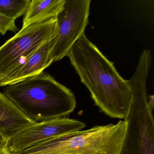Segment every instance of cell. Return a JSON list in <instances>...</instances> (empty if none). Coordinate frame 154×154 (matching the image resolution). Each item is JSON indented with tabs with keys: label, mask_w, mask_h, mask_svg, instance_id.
I'll use <instances>...</instances> for the list:
<instances>
[{
	"label": "cell",
	"mask_w": 154,
	"mask_h": 154,
	"mask_svg": "<svg viewBox=\"0 0 154 154\" xmlns=\"http://www.w3.org/2000/svg\"><path fill=\"white\" fill-rule=\"evenodd\" d=\"M67 56L100 111L113 119H124L132 100L128 80L117 72L85 34L72 46Z\"/></svg>",
	"instance_id": "6da1fadb"
},
{
	"label": "cell",
	"mask_w": 154,
	"mask_h": 154,
	"mask_svg": "<svg viewBox=\"0 0 154 154\" xmlns=\"http://www.w3.org/2000/svg\"><path fill=\"white\" fill-rule=\"evenodd\" d=\"M5 87L2 93L36 122L66 118L76 106L71 90L44 72Z\"/></svg>",
	"instance_id": "7a4b0ae2"
},
{
	"label": "cell",
	"mask_w": 154,
	"mask_h": 154,
	"mask_svg": "<svg viewBox=\"0 0 154 154\" xmlns=\"http://www.w3.org/2000/svg\"><path fill=\"white\" fill-rule=\"evenodd\" d=\"M127 121L63 134L33 145L17 154H119Z\"/></svg>",
	"instance_id": "3957f363"
},
{
	"label": "cell",
	"mask_w": 154,
	"mask_h": 154,
	"mask_svg": "<svg viewBox=\"0 0 154 154\" xmlns=\"http://www.w3.org/2000/svg\"><path fill=\"white\" fill-rule=\"evenodd\" d=\"M132 100L126 120L127 131L119 154H154V119L149 107L146 84L131 85Z\"/></svg>",
	"instance_id": "277c9868"
},
{
	"label": "cell",
	"mask_w": 154,
	"mask_h": 154,
	"mask_svg": "<svg viewBox=\"0 0 154 154\" xmlns=\"http://www.w3.org/2000/svg\"><path fill=\"white\" fill-rule=\"evenodd\" d=\"M57 34L56 18L22 28L0 47V80L19 69L40 47Z\"/></svg>",
	"instance_id": "5b68a950"
},
{
	"label": "cell",
	"mask_w": 154,
	"mask_h": 154,
	"mask_svg": "<svg viewBox=\"0 0 154 154\" xmlns=\"http://www.w3.org/2000/svg\"><path fill=\"white\" fill-rule=\"evenodd\" d=\"M91 0H65L57 17V34L53 51L54 62L67 56L75 43L85 34L89 24Z\"/></svg>",
	"instance_id": "8992f818"
},
{
	"label": "cell",
	"mask_w": 154,
	"mask_h": 154,
	"mask_svg": "<svg viewBox=\"0 0 154 154\" xmlns=\"http://www.w3.org/2000/svg\"><path fill=\"white\" fill-rule=\"evenodd\" d=\"M85 127L84 122L66 117L36 122L8 140L7 146L12 154H17L33 145Z\"/></svg>",
	"instance_id": "52a82bcc"
},
{
	"label": "cell",
	"mask_w": 154,
	"mask_h": 154,
	"mask_svg": "<svg viewBox=\"0 0 154 154\" xmlns=\"http://www.w3.org/2000/svg\"><path fill=\"white\" fill-rule=\"evenodd\" d=\"M57 36L36 51L19 69L0 80V87L14 84L37 75L54 62L53 51Z\"/></svg>",
	"instance_id": "ba28073f"
},
{
	"label": "cell",
	"mask_w": 154,
	"mask_h": 154,
	"mask_svg": "<svg viewBox=\"0 0 154 154\" xmlns=\"http://www.w3.org/2000/svg\"><path fill=\"white\" fill-rule=\"evenodd\" d=\"M36 123L0 92V134L8 141Z\"/></svg>",
	"instance_id": "9c48e42d"
},
{
	"label": "cell",
	"mask_w": 154,
	"mask_h": 154,
	"mask_svg": "<svg viewBox=\"0 0 154 154\" xmlns=\"http://www.w3.org/2000/svg\"><path fill=\"white\" fill-rule=\"evenodd\" d=\"M65 0H32L25 14L22 27L56 18L62 11Z\"/></svg>",
	"instance_id": "30bf717a"
},
{
	"label": "cell",
	"mask_w": 154,
	"mask_h": 154,
	"mask_svg": "<svg viewBox=\"0 0 154 154\" xmlns=\"http://www.w3.org/2000/svg\"><path fill=\"white\" fill-rule=\"evenodd\" d=\"M30 0H0V13L16 20L25 15Z\"/></svg>",
	"instance_id": "8fae6325"
},
{
	"label": "cell",
	"mask_w": 154,
	"mask_h": 154,
	"mask_svg": "<svg viewBox=\"0 0 154 154\" xmlns=\"http://www.w3.org/2000/svg\"><path fill=\"white\" fill-rule=\"evenodd\" d=\"M16 20L10 18L0 13V33L4 35L7 31L16 32L18 28L15 23Z\"/></svg>",
	"instance_id": "7c38bea8"
},
{
	"label": "cell",
	"mask_w": 154,
	"mask_h": 154,
	"mask_svg": "<svg viewBox=\"0 0 154 154\" xmlns=\"http://www.w3.org/2000/svg\"><path fill=\"white\" fill-rule=\"evenodd\" d=\"M0 154H13L8 148L7 141L0 145Z\"/></svg>",
	"instance_id": "4fadbf2b"
},
{
	"label": "cell",
	"mask_w": 154,
	"mask_h": 154,
	"mask_svg": "<svg viewBox=\"0 0 154 154\" xmlns=\"http://www.w3.org/2000/svg\"><path fill=\"white\" fill-rule=\"evenodd\" d=\"M4 138L3 137L1 134H0V145L3 144V143H5V142H7Z\"/></svg>",
	"instance_id": "5bb4252c"
},
{
	"label": "cell",
	"mask_w": 154,
	"mask_h": 154,
	"mask_svg": "<svg viewBox=\"0 0 154 154\" xmlns=\"http://www.w3.org/2000/svg\"><path fill=\"white\" fill-rule=\"evenodd\" d=\"M0 78H1V77H0Z\"/></svg>",
	"instance_id": "9a60e30c"
}]
</instances>
